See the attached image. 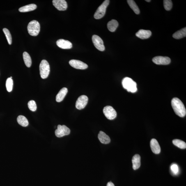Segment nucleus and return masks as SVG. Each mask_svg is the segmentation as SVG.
<instances>
[{
    "label": "nucleus",
    "instance_id": "aec40b11",
    "mask_svg": "<svg viewBox=\"0 0 186 186\" xmlns=\"http://www.w3.org/2000/svg\"><path fill=\"white\" fill-rule=\"evenodd\" d=\"M118 25L119 24L117 21L114 19H112L108 22L107 28L110 31L113 32L116 31Z\"/></svg>",
    "mask_w": 186,
    "mask_h": 186
},
{
    "label": "nucleus",
    "instance_id": "2eb2a0df",
    "mask_svg": "<svg viewBox=\"0 0 186 186\" xmlns=\"http://www.w3.org/2000/svg\"><path fill=\"white\" fill-rule=\"evenodd\" d=\"M150 146L152 151L154 153L158 154L160 153V146L156 139H153L151 140Z\"/></svg>",
    "mask_w": 186,
    "mask_h": 186
},
{
    "label": "nucleus",
    "instance_id": "9b49d317",
    "mask_svg": "<svg viewBox=\"0 0 186 186\" xmlns=\"http://www.w3.org/2000/svg\"><path fill=\"white\" fill-rule=\"evenodd\" d=\"M69 63L73 68L79 69H85L88 68V65L84 62L79 60L72 59L70 60Z\"/></svg>",
    "mask_w": 186,
    "mask_h": 186
},
{
    "label": "nucleus",
    "instance_id": "2f4dec72",
    "mask_svg": "<svg viewBox=\"0 0 186 186\" xmlns=\"http://www.w3.org/2000/svg\"><path fill=\"white\" fill-rule=\"evenodd\" d=\"M146 1L149 2L151 1L150 0H146Z\"/></svg>",
    "mask_w": 186,
    "mask_h": 186
},
{
    "label": "nucleus",
    "instance_id": "cd10ccee",
    "mask_svg": "<svg viewBox=\"0 0 186 186\" xmlns=\"http://www.w3.org/2000/svg\"><path fill=\"white\" fill-rule=\"evenodd\" d=\"M164 4L165 9L167 11H169L172 8V2L171 0H164Z\"/></svg>",
    "mask_w": 186,
    "mask_h": 186
},
{
    "label": "nucleus",
    "instance_id": "7c9ffc66",
    "mask_svg": "<svg viewBox=\"0 0 186 186\" xmlns=\"http://www.w3.org/2000/svg\"><path fill=\"white\" fill-rule=\"evenodd\" d=\"M107 186H115L114 184L111 182H108Z\"/></svg>",
    "mask_w": 186,
    "mask_h": 186
},
{
    "label": "nucleus",
    "instance_id": "f3484780",
    "mask_svg": "<svg viewBox=\"0 0 186 186\" xmlns=\"http://www.w3.org/2000/svg\"><path fill=\"white\" fill-rule=\"evenodd\" d=\"M133 168L134 170H137L141 166V157L140 155L136 154L133 157L132 159Z\"/></svg>",
    "mask_w": 186,
    "mask_h": 186
},
{
    "label": "nucleus",
    "instance_id": "7ed1b4c3",
    "mask_svg": "<svg viewBox=\"0 0 186 186\" xmlns=\"http://www.w3.org/2000/svg\"><path fill=\"white\" fill-rule=\"evenodd\" d=\"M40 24L36 20L31 21L27 26L28 33L33 36H36L38 35L40 32Z\"/></svg>",
    "mask_w": 186,
    "mask_h": 186
},
{
    "label": "nucleus",
    "instance_id": "a878e982",
    "mask_svg": "<svg viewBox=\"0 0 186 186\" xmlns=\"http://www.w3.org/2000/svg\"><path fill=\"white\" fill-rule=\"evenodd\" d=\"M6 85L7 91L9 92H11L13 88V82L11 78H9L7 79Z\"/></svg>",
    "mask_w": 186,
    "mask_h": 186
},
{
    "label": "nucleus",
    "instance_id": "bb28decb",
    "mask_svg": "<svg viewBox=\"0 0 186 186\" xmlns=\"http://www.w3.org/2000/svg\"><path fill=\"white\" fill-rule=\"evenodd\" d=\"M3 31L5 33V36L6 37L9 44L10 45H11L12 44V37L10 31L7 28H4L3 29Z\"/></svg>",
    "mask_w": 186,
    "mask_h": 186
},
{
    "label": "nucleus",
    "instance_id": "b1692460",
    "mask_svg": "<svg viewBox=\"0 0 186 186\" xmlns=\"http://www.w3.org/2000/svg\"><path fill=\"white\" fill-rule=\"evenodd\" d=\"M129 6L130 8L133 10V11L136 14H139L140 13V10L135 2L133 0H127V1Z\"/></svg>",
    "mask_w": 186,
    "mask_h": 186
},
{
    "label": "nucleus",
    "instance_id": "473e14b6",
    "mask_svg": "<svg viewBox=\"0 0 186 186\" xmlns=\"http://www.w3.org/2000/svg\"><path fill=\"white\" fill-rule=\"evenodd\" d=\"M10 78H12V77H10Z\"/></svg>",
    "mask_w": 186,
    "mask_h": 186
},
{
    "label": "nucleus",
    "instance_id": "a211bd4d",
    "mask_svg": "<svg viewBox=\"0 0 186 186\" xmlns=\"http://www.w3.org/2000/svg\"><path fill=\"white\" fill-rule=\"evenodd\" d=\"M68 90L66 88H63L60 91L57 95L56 97V100L57 102H61L63 100L65 95L68 93Z\"/></svg>",
    "mask_w": 186,
    "mask_h": 186
},
{
    "label": "nucleus",
    "instance_id": "4468645a",
    "mask_svg": "<svg viewBox=\"0 0 186 186\" xmlns=\"http://www.w3.org/2000/svg\"><path fill=\"white\" fill-rule=\"evenodd\" d=\"M152 33L149 30H146L143 29L140 30L136 33V36L138 38L144 40L150 38L151 36Z\"/></svg>",
    "mask_w": 186,
    "mask_h": 186
},
{
    "label": "nucleus",
    "instance_id": "c85d7f7f",
    "mask_svg": "<svg viewBox=\"0 0 186 186\" xmlns=\"http://www.w3.org/2000/svg\"><path fill=\"white\" fill-rule=\"evenodd\" d=\"M28 106L30 110L33 112L36 111L37 105L36 102L34 100L30 101L28 103Z\"/></svg>",
    "mask_w": 186,
    "mask_h": 186
},
{
    "label": "nucleus",
    "instance_id": "0eeeda50",
    "mask_svg": "<svg viewBox=\"0 0 186 186\" xmlns=\"http://www.w3.org/2000/svg\"><path fill=\"white\" fill-rule=\"evenodd\" d=\"M103 112L106 117L110 120L114 119L117 116L116 111L111 106H107L104 107Z\"/></svg>",
    "mask_w": 186,
    "mask_h": 186
},
{
    "label": "nucleus",
    "instance_id": "20e7f679",
    "mask_svg": "<svg viewBox=\"0 0 186 186\" xmlns=\"http://www.w3.org/2000/svg\"><path fill=\"white\" fill-rule=\"evenodd\" d=\"M40 70L41 77L42 79H45L48 77L50 72V67L47 61L42 60L40 65Z\"/></svg>",
    "mask_w": 186,
    "mask_h": 186
},
{
    "label": "nucleus",
    "instance_id": "9d476101",
    "mask_svg": "<svg viewBox=\"0 0 186 186\" xmlns=\"http://www.w3.org/2000/svg\"><path fill=\"white\" fill-rule=\"evenodd\" d=\"M171 61L170 58L168 57L156 56L152 59V61L154 63L158 65H169Z\"/></svg>",
    "mask_w": 186,
    "mask_h": 186
},
{
    "label": "nucleus",
    "instance_id": "6ab92c4d",
    "mask_svg": "<svg viewBox=\"0 0 186 186\" xmlns=\"http://www.w3.org/2000/svg\"><path fill=\"white\" fill-rule=\"evenodd\" d=\"M37 8V6L36 5L31 4L21 7L19 8V11L22 12H27L33 11L36 10Z\"/></svg>",
    "mask_w": 186,
    "mask_h": 186
},
{
    "label": "nucleus",
    "instance_id": "423d86ee",
    "mask_svg": "<svg viewBox=\"0 0 186 186\" xmlns=\"http://www.w3.org/2000/svg\"><path fill=\"white\" fill-rule=\"evenodd\" d=\"M70 129L65 125H58L57 129L55 131V134L57 137L61 138L63 136L68 135L70 134Z\"/></svg>",
    "mask_w": 186,
    "mask_h": 186
},
{
    "label": "nucleus",
    "instance_id": "412c9836",
    "mask_svg": "<svg viewBox=\"0 0 186 186\" xmlns=\"http://www.w3.org/2000/svg\"><path fill=\"white\" fill-rule=\"evenodd\" d=\"M186 36V28L185 27L174 33L173 37L176 39H180Z\"/></svg>",
    "mask_w": 186,
    "mask_h": 186
},
{
    "label": "nucleus",
    "instance_id": "dca6fc26",
    "mask_svg": "<svg viewBox=\"0 0 186 186\" xmlns=\"http://www.w3.org/2000/svg\"><path fill=\"white\" fill-rule=\"evenodd\" d=\"M98 138L100 142L103 144H107L110 142L111 140L109 136L102 131L99 132Z\"/></svg>",
    "mask_w": 186,
    "mask_h": 186
},
{
    "label": "nucleus",
    "instance_id": "f8f14e48",
    "mask_svg": "<svg viewBox=\"0 0 186 186\" xmlns=\"http://www.w3.org/2000/svg\"><path fill=\"white\" fill-rule=\"evenodd\" d=\"M53 4L58 10L64 11L68 7V5L65 0H53Z\"/></svg>",
    "mask_w": 186,
    "mask_h": 186
},
{
    "label": "nucleus",
    "instance_id": "6e6552de",
    "mask_svg": "<svg viewBox=\"0 0 186 186\" xmlns=\"http://www.w3.org/2000/svg\"><path fill=\"white\" fill-rule=\"evenodd\" d=\"M92 41L95 48L100 51L105 50V47L104 45L103 41L98 35H93L92 37Z\"/></svg>",
    "mask_w": 186,
    "mask_h": 186
},
{
    "label": "nucleus",
    "instance_id": "4be33fe9",
    "mask_svg": "<svg viewBox=\"0 0 186 186\" xmlns=\"http://www.w3.org/2000/svg\"><path fill=\"white\" fill-rule=\"evenodd\" d=\"M17 121L18 123L22 127H27L29 125V122H28L27 119L22 115H20L18 117Z\"/></svg>",
    "mask_w": 186,
    "mask_h": 186
},
{
    "label": "nucleus",
    "instance_id": "1a4fd4ad",
    "mask_svg": "<svg viewBox=\"0 0 186 186\" xmlns=\"http://www.w3.org/2000/svg\"><path fill=\"white\" fill-rule=\"evenodd\" d=\"M88 98L86 95H81L76 101V107L79 110L84 109L87 104Z\"/></svg>",
    "mask_w": 186,
    "mask_h": 186
},
{
    "label": "nucleus",
    "instance_id": "f03ea898",
    "mask_svg": "<svg viewBox=\"0 0 186 186\" xmlns=\"http://www.w3.org/2000/svg\"><path fill=\"white\" fill-rule=\"evenodd\" d=\"M122 83L124 88L126 89L127 91L134 93L137 91L136 83L131 78H124L122 81Z\"/></svg>",
    "mask_w": 186,
    "mask_h": 186
},
{
    "label": "nucleus",
    "instance_id": "ddd939ff",
    "mask_svg": "<svg viewBox=\"0 0 186 186\" xmlns=\"http://www.w3.org/2000/svg\"><path fill=\"white\" fill-rule=\"evenodd\" d=\"M58 46L63 49H70L72 48V45L71 42L68 40L60 39L56 42Z\"/></svg>",
    "mask_w": 186,
    "mask_h": 186
},
{
    "label": "nucleus",
    "instance_id": "c756f323",
    "mask_svg": "<svg viewBox=\"0 0 186 186\" xmlns=\"http://www.w3.org/2000/svg\"><path fill=\"white\" fill-rule=\"evenodd\" d=\"M171 169L172 172L174 174L176 175L179 172V168L178 165L175 164L172 165L171 166Z\"/></svg>",
    "mask_w": 186,
    "mask_h": 186
},
{
    "label": "nucleus",
    "instance_id": "393cba45",
    "mask_svg": "<svg viewBox=\"0 0 186 186\" xmlns=\"http://www.w3.org/2000/svg\"><path fill=\"white\" fill-rule=\"evenodd\" d=\"M173 144L178 148L181 149H185L186 148V143L185 142L179 139L173 140Z\"/></svg>",
    "mask_w": 186,
    "mask_h": 186
},
{
    "label": "nucleus",
    "instance_id": "39448f33",
    "mask_svg": "<svg viewBox=\"0 0 186 186\" xmlns=\"http://www.w3.org/2000/svg\"><path fill=\"white\" fill-rule=\"evenodd\" d=\"M109 3V0H106L99 7L94 15V17L95 19H100L104 16L106 13V9L108 6Z\"/></svg>",
    "mask_w": 186,
    "mask_h": 186
},
{
    "label": "nucleus",
    "instance_id": "5701e85b",
    "mask_svg": "<svg viewBox=\"0 0 186 186\" xmlns=\"http://www.w3.org/2000/svg\"><path fill=\"white\" fill-rule=\"evenodd\" d=\"M23 57L25 64L27 67L29 68L31 67L32 63L31 56L27 52H24L23 54Z\"/></svg>",
    "mask_w": 186,
    "mask_h": 186
},
{
    "label": "nucleus",
    "instance_id": "f257e3e1",
    "mask_svg": "<svg viewBox=\"0 0 186 186\" xmlns=\"http://www.w3.org/2000/svg\"><path fill=\"white\" fill-rule=\"evenodd\" d=\"M171 105L175 114L181 117H184L186 114V110L183 102L179 99L173 98L171 100Z\"/></svg>",
    "mask_w": 186,
    "mask_h": 186
}]
</instances>
